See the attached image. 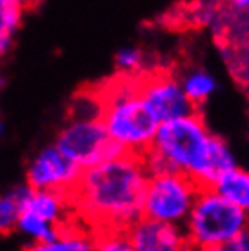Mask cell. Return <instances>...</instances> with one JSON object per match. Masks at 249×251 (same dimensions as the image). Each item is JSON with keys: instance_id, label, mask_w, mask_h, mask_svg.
Here are the masks:
<instances>
[{"instance_id": "6da1fadb", "label": "cell", "mask_w": 249, "mask_h": 251, "mask_svg": "<svg viewBox=\"0 0 249 251\" xmlns=\"http://www.w3.org/2000/svg\"><path fill=\"white\" fill-rule=\"evenodd\" d=\"M148 182V166L135 153L86 168L71 193L75 217L93 231L127 229L144 215Z\"/></svg>"}, {"instance_id": "7a4b0ae2", "label": "cell", "mask_w": 249, "mask_h": 251, "mask_svg": "<svg viewBox=\"0 0 249 251\" xmlns=\"http://www.w3.org/2000/svg\"><path fill=\"white\" fill-rule=\"evenodd\" d=\"M100 99V119L109 137L125 151L146 155L160 122L144 104L138 89V76L119 75L97 91Z\"/></svg>"}, {"instance_id": "3957f363", "label": "cell", "mask_w": 249, "mask_h": 251, "mask_svg": "<svg viewBox=\"0 0 249 251\" xmlns=\"http://www.w3.org/2000/svg\"><path fill=\"white\" fill-rule=\"evenodd\" d=\"M211 135L199 111L162 122L156 129L149 151L144 155L149 175L164 171L189 173L195 162L202 157Z\"/></svg>"}, {"instance_id": "277c9868", "label": "cell", "mask_w": 249, "mask_h": 251, "mask_svg": "<svg viewBox=\"0 0 249 251\" xmlns=\"http://www.w3.org/2000/svg\"><path fill=\"white\" fill-rule=\"evenodd\" d=\"M249 227V211L235 206L213 188H202L184 222L193 251H206L235 239Z\"/></svg>"}, {"instance_id": "5b68a950", "label": "cell", "mask_w": 249, "mask_h": 251, "mask_svg": "<svg viewBox=\"0 0 249 251\" xmlns=\"http://www.w3.org/2000/svg\"><path fill=\"white\" fill-rule=\"evenodd\" d=\"M55 144L82 170L125 153L107 133L100 117L71 115L55 138Z\"/></svg>"}, {"instance_id": "8992f818", "label": "cell", "mask_w": 249, "mask_h": 251, "mask_svg": "<svg viewBox=\"0 0 249 251\" xmlns=\"http://www.w3.org/2000/svg\"><path fill=\"white\" fill-rule=\"evenodd\" d=\"M200 189L202 188L187 173H153L149 175V182L146 188L144 215L184 226Z\"/></svg>"}, {"instance_id": "52a82bcc", "label": "cell", "mask_w": 249, "mask_h": 251, "mask_svg": "<svg viewBox=\"0 0 249 251\" xmlns=\"http://www.w3.org/2000/svg\"><path fill=\"white\" fill-rule=\"evenodd\" d=\"M82 168L68 155L58 150V146H46L37 151L27 164L25 184L33 189H50L71 195L82 176Z\"/></svg>"}, {"instance_id": "ba28073f", "label": "cell", "mask_w": 249, "mask_h": 251, "mask_svg": "<svg viewBox=\"0 0 249 251\" xmlns=\"http://www.w3.org/2000/svg\"><path fill=\"white\" fill-rule=\"evenodd\" d=\"M138 89L144 104L160 124L173 119L187 117L199 111L189 100L180 78L164 73H149L138 76Z\"/></svg>"}, {"instance_id": "9c48e42d", "label": "cell", "mask_w": 249, "mask_h": 251, "mask_svg": "<svg viewBox=\"0 0 249 251\" xmlns=\"http://www.w3.org/2000/svg\"><path fill=\"white\" fill-rule=\"evenodd\" d=\"M125 233L137 251H193L182 224H171L142 215Z\"/></svg>"}, {"instance_id": "30bf717a", "label": "cell", "mask_w": 249, "mask_h": 251, "mask_svg": "<svg viewBox=\"0 0 249 251\" xmlns=\"http://www.w3.org/2000/svg\"><path fill=\"white\" fill-rule=\"evenodd\" d=\"M235 153L222 137L211 135L202 157L195 162L187 175L199 184L200 188H213L229 170L237 168Z\"/></svg>"}, {"instance_id": "8fae6325", "label": "cell", "mask_w": 249, "mask_h": 251, "mask_svg": "<svg viewBox=\"0 0 249 251\" xmlns=\"http://www.w3.org/2000/svg\"><path fill=\"white\" fill-rule=\"evenodd\" d=\"M24 211L37 215L38 219L50 224L62 227L69 220L75 219L71 195L50 189H33L29 188L24 201Z\"/></svg>"}, {"instance_id": "7c38bea8", "label": "cell", "mask_w": 249, "mask_h": 251, "mask_svg": "<svg viewBox=\"0 0 249 251\" xmlns=\"http://www.w3.org/2000/svg\"><path fill=\"white\" fill-rule=\"evenodd\" d=\"M95 235L97 231L75 217L58 229L56 237L44 242H29L24 251H95Z\"/></svg>"}, {"instance_id": "4fadbf2b", "label": "cell", "mask_w": 249, "mask_h": 251, "mask_svg": "<svg viewBox=\"0 0 249 251\" xmlns=\"http://www.w3.org/2000/svg\"><path fill=\"white\" fill-rule=\"evenodd\" d=\"M182 88L189 97V100L199 107L211 99L213 95L218 91V80L215 78L211 71L204 68H191L180 78Z\"/></svg>"}, {"instance_id": "5bb4252c", "label": "cell", "mask_w": 249, "mask_h": 251, "mask_svg": "<svg viewBox=\"0 0 249 251\" xmlns=\"http://www.w3.org/2000/svg\"><path fill=\"white\" fill-rule=\"evenodd\" d=\"M213 189L235 206L249 211V170L233 168L218 180Z\"/></svg>"}, {"instance_id": "9a60e30c", "label": "cell", "mask_w": 249, "mask_h": 251, "mask_svg": "<svg viewBox=\"0 0 249 251\" xmlns=\"http://www.w3.org/2000/svg\"><path fill=\"white\" fill-rule=\"evenodd\" d=\"M27 191L29 186L24 184L0 193V235H11L17 231Z\"/></svg>"}, {"instance_id": "2e32d148", "label": "cell", "mask_w": 249, "mask_h": 251, "mask_svg": "<svg viewBox=\"0 0 249 251\" xmlns=\"http://www.w3.org/2000/svg\"><path fill=\"white\" fill-rule=\"evenodd\" d=\"M24 19V7L0 4V58H4L11 50L15 37L19 33Z\"/></svg>"}, {"instance_id": "e0dca14e", "label": "cell", "mask_w": 249, "mask_h": 251, "mask_svg": "<svg viewBox=\"0 0 249 251\" xmlns=\"http://www.w3.org/2000/svg\"><path fill=\"white\" fill-rule=\"evenodd\" d=\"M60 227L55 224H50L46 220L38 219L37 215L29 213V211H22L19 219V226L17 233L29 240V242H44V240H51L56 237Z\"/></svg>"}, {"instance_id": "ac0fdd59", "label": "cell", "mask_w": 249, "mask_h": 251, "mask_svg": "<svg viewBox=\"0 0 249 251\" xmlns=\"http://www.w3.org/2000/svg\"><path fill=\"white\" fill-rule=\"evenodd\" d=\"M117 73L124 76H140L146 68V55L137 46H124L115 55Z\"/></svg>"}, {"instance_id": "d6986e66", "label": "cell", "mask_w": 249, "mask_h": 251, "mask_svg": "<svg viewBox=\"0 0 249 251\" xmlns=\"http://www.w3.org/2000/svg\"><path fill=\"white\" fill-rule=\"evenodd\" d=\"M95 251H137L125 229H104L95 235Z\"/></svg>"}, {"instance_id": "ffe728a7", "label": "cell", "mask_w": 249, "mask_h": 251, "mask_svg": "<svg viewBox=\"0 0 249 251\" xmlns=\"http://www.w3.org/2000/svg\"><path fill=\"white\" fill-rule=\"evenodd\" d=\"M206 251H249V227L244 229L242 233H238L235 239L227 240L224 244L209 248Z\"/></svg>"}, {"instance_id": "44dd1931", "label": "cell", "mask_w": 249, "mask_h": 251, "mask_svg": "<svg viewBox=\"0 0 249 251\" xmlns=\"http://www.w3.org/2000/svg\"><path fill=\"white\" fill-rule=\"evenodd\" d=\"M0 4H9V6H20V7H29L35 4V0H0Z\"/></svg>"}, {"instance_id": "7402d4cb", "label": "cell", "mask_w": 249, "mask_h": 251, "mask_svg": "<svg viewBox=\"0 0 249 251\" xmlns=\"http://www.w3.org/2000/svg\"><path fill=\"white\" fill-rule=\"evenodd\" d=\"M231 4L237 11H248L249 9V0H231Z\"/></svg>"}, {"instance_id": "603a6c76", "label": "cell", "mask_w": 249, "mask_h": 251, "mask_svg": "<svg viewBox=\"0 0 249 251\" xmlns=\"http://www.w3.org/2000/svg\"><path fill=\"white\" fill-rule=\"evenodd\" d=\"M2 133H4V124H2V120H0V137H2Z\"/></svg>"}, {"instance_id": "cb8c5ba5", "label": "cell", "mask_w": 249, "mask_h": 251, "mask_svg": "<svg viewBox=\"0 0 249 251\" xmlns=\"http://www.w3.org/2000/svg\"><path fill=\"white\" fill-rule=\"evenodd\" d=\"M4 88V80H2V78H0V89Z\"/></svg>"}, {"instance_id": "d4e9b609", "label": "cell", "mask_w": 249, "mask_h": 251, "mask_svg": "<svg viewBox=\"0 0 249 251\" xmlns=\"http://www.w3.org/2000/svg\"><path fill=\"white\" fill-rule=\"evenodd\" d=\"M35 2H37V0H35Z\"/></svg>"}]
</instances>
